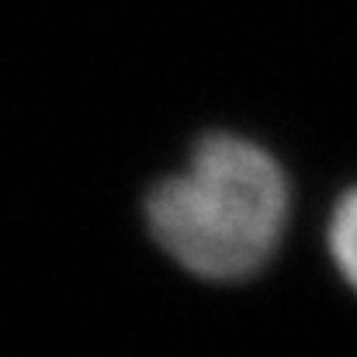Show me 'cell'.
Masks as SVG:
<instances>
[{"instance_id": "6da1fadb", "label": "cell", "mask_w": 357, "mask_h": 357, "mask_svg": "<svg viewBox=\"0 0 357 357\" xmlns=\"http://www.w3.org/2000/svg\"><path fill=\"white\" fill-rule=\"evenodd\" d=\"M288 177L281 163L233 132L205 135L188 163L146 195L156 246L205 281H246L278 253L288 226Z\"/></svg>"}, {"instance_id": "7a4b0ae2", "label": "cell", "mask_w": 357, "mask_h": 357, "mask_svg": "<svg viewBox=\"0 0 357 357\" xmlns=\"http://www.w3.org/2000/svg\"><path fill=\"white\" fill-rule=\"evenodd\" d=\"M326 243H330V257H333L337 271L357 291V188L347 191L333 205V215L326 226Z\"/></svg>"}]
</instances>
